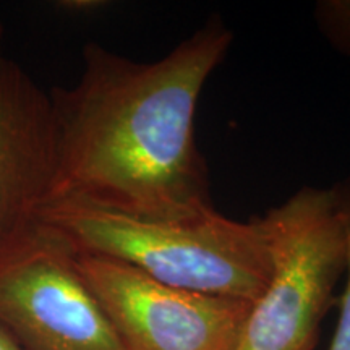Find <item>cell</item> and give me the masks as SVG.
Masks as SVG:
<instances>
[{
	"mask_svg": "<svg viewBox=\"0 0 350 350\" xmlns=\"http://www.w3.org/2000/svg\"><path fill=\"white\" fill-rule=\"evenodd\" d=\"M232 42L217 15L152 62L86 42L78 81L49 91L57 138L51 203L154 221L216 211L195 117Z\"/></svg>",
	"mask_w": 350,
	"mask_h": 350,
	"instance_id": "1",
	"label": "cell"
},
{
	"mask_svg": "<svg viewBox=\"0 0 350 350\" xmlns=\"http://www.w3.org/2000/svg\"><path fill=\"white\" fill-rule=\"evenodd\" d=\"M41 224L55 230L78 255L122 261L157 282L198 294L253 304L273 274L260 217L242 222L211 211L154 221L55 201L42 209Z\"/></svg>",
	"mask_w": 350,
	"mask_h": 350,
	"instance_id": "2",
	"label": "cell"
},
{
	"mask_svg": "<svg viewBox=\"0 0 350 350\" xmlns=\"http://www.w3.org/2000/svg\"><path fill=\"white\" fill-rule=\"evenodd\" d=\"M273 274L229 350H313L345 271L344 235L331 188H299L260 217Z\"/></svg>",
	"mask_w": 350,
	"mask_h": 350,
	"instance_id": "3",
	"label": "cell"
},
{
	"mask_svg": "<svg viewBox=\"0 0 350 350\" xmlns=\"http://www.w3.org/2000/svg\"><path fill=\"white\" fill-rule=\"evenodd\" d=\"M0 326L23 350H125L75 250L44 224L0 265Z\"/></svg>",
	"mask_w": 350,
	"mask_h": 350,
	"instance_id": "4",
	"label": "cell"
},
{
	"mask_svg": "<svg viewBox=\"0 0 350 350\" xmlns=\"http://www.w3.org/2000/svg\"><path fill=\"white\" fill-rule=\"evenodd\" d=\"M77 268L125 350H229L252 306L165 286L111 258L77 253Z\"/></svg>",
	"mask_w": 350,
	"mask_h": 350,
	"instance_id": "5",
	"label": "cell"
},
{
	"mask_svg": "<svg viewBox=\"0 0 350 350\" xmlns=\"http://www.w3.org/2000/svg\"><path fill=\"white\" fill-rule=\"evenodd\" d=\"M55 167L51 96L0 51V265L41 229Z\"/></svg>",
	"mask_w": 350,
	"mask_h": 350,
	"instance_id": "6",
	"label": "cell"
},
{
	"mask_svg": "<svg viewBox=\"0 0 350 350\" xmlns=\"http://www.w3.org/2000/svg\"><path fill=\"white\" fill-rule=\"evenodd\" d=\"M334 198L336 213L340 229L344 235V248H345V271L347 279H345L344 294L340 297L339 304V318L336 325L334 336L327 350H350V175L340 178L334 185L329 187Z\"/></svg>",
	"mask_w": 350,
	"mask_h": 350,
	"instance_id": "7",
	"label": "cell"
},
{
	"mask_svg": "<svg viewBox=\"0 0 350 350\" xmlns=\"http://www.w3.org/2000/svg\"><path fill=\"white\" fill-rule=\"evenodd\" d=\"M313 20L332 49L350 57V0H318Z\"/></svg>",
	"mask_w": 350,
	"mask_h": 350,
	"instance_id": "8",
	"label": "cell"
},
{
	"mask_svg": "<svg viewBox=\"0 0 350 350\" xmlns=\"http://www.w3.org/2000/svg\"><path fill=\"white\" fill-rule=\"evenodd\" d=\"M55 5L68 13H75V15H90V13L104 10L109 3L103 0H62V2H57Z\"/></svg>",
	"mask_w": 350,
	"mask_h": 350,
	"instance_id": "9",
	"label": "cell"
},
{
	"mask_svg": "<svg viewBox=\"0 0 350 350\" xmlns=\"http://www.w3.org/2000/svg\"><path fill=\"white\" fill-rule=\"evenodd\" d=\"M0 350H23L2 326H0Z\"/></svg>",
	"mask_w": 350,
	"mask_h": 350,
	"instance_id": "10",
	"label": "cell"
},
{
	"mask_svg": "<svg viewBox=\"0 0 350 350\" xmlns=\"http://www.w3.org/2000/svg\"><path fill=\"white\" fill-rule=\"evenodd\" d=\"M3 36H5V28H3L2 20H0V51H2V42H3Z\"/></svg>",
	"mask_w": 350,
	"mask_h": 350,
	"instance_id": "11",
	"label": "cell"
}]
</instances>
